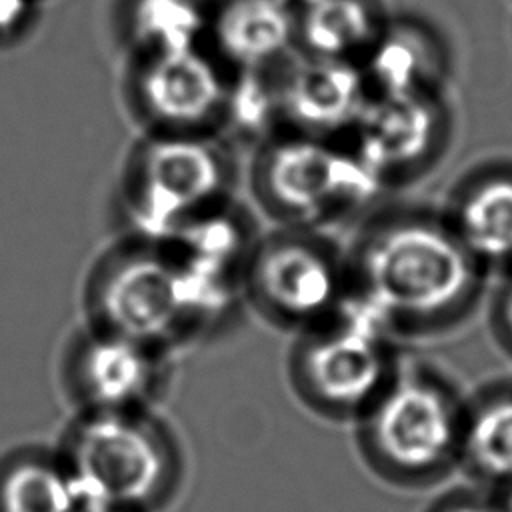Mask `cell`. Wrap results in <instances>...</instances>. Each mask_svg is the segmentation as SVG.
I'll list each match as a JSON object with an SVG mask.
<instances>
[{"instance_id": "cell-1", "label": "cell", "mask_w": 512, "mask_h": 512, "mask_svg": "<svg viewBox=\"0 0 512 512\" xmlns=\"http://www.w3.org/2000/svg\"><path fill=\"white\" fill-rule=\"evenodd\" d=\"M348 296L390 338H428L460 326L490 276L440 210L390 208L344 248Z\"/></svg>"}, {"instance_id": "cell-2", "label": "cell", "mask_w": 512, "mask_h": 512, "mask_svg": "<svg viewBox=\"0 0 512 512\" xmlns=\"http://www.w3.org/2000/svg\"><path fill=\"white\" fill-rule=\"evenodd\" d=\"M466 400L426 366L400 362L394 376L352 424L356 450L382 482L420 490L460 468Z\"/></svg>"}, {"instance_id": "cell-3", "label": "cell", "mask_w": 512, "mask_h": 512, "mask_svg": "<svg viewBox=\"0 0 512 512\" xmlns=\"http://www.w3.org/2000/svg\"><path fill=\"white\" fill-rule=\"evenodd\" d=\"M82 502L156 512L176 492L182 452L156 410L76 412L56 450Z\"/></svg>"}, {"instance_id": "cell-4", "label": "cell", "mask_w": 512, "mask_h": 512, "mask_svg": "<svg viewBox=\"0 0 512 512\" xmlns=\"http://www.w3.org/2000/svg\"><path fill=\"white\" fill-rule=\"evenodd\" d=\"M240 180V160L226 136L140 134L118 186L128 234L162 240L188 220L236 200Z\"/></svg>"}, {"instance_id": "cell-5", "label": "cell", "mask_w": 512, "mask_h": 512, "mask_svg": "<svg viewBox=\"0 0 512 512\" xmlns=\"http://www.w3.org/2000/svg\"><path fill=\"white\" fill-rule=\"evenodd\" d=\"M250 200L272 226L326 230L364 208L382 182L338 140L278 130L252 148Z\"/></svg>"}, {"instance_id": "cell-6", "label": "cell", "mask_w": 512, "mask_h": 512, "mask_svg": "<svg viewBox=\"0 0 512 512\" xmlns=\"http://www.w3.org/2000/svg\"><path fill=\"white\" fill-rule=\"evenodd\" d=\"M84 324L170 352L198 338L186 280L160 240L126 234L90 266L82 290Z\"/></svg>"}, {"instance_id": "cell-7", "label": "cell", "mask_w": 512, "mask_h": 512, "mask_svg": "<svg viewBox=\"0 0 512 512\" xmlns=\"http://www.w3.org/2000/svg\"><path fill=\"white\" fill-rule=\"evenodd\" d=\"M398 364L390 336L344 300L334 318L294 334L286 378L310 412L354 424L386 388Z\"/></svg>"}, {"instance_id": "cell-8", "label": "cell", "mask_w": 512, "mask_h": 512, "mask_svg": "<svg viewBox=\"0 0 512 512\" xmlns=\"http://www.w3.org/2000/svg\"><path fill=\"white\" fill-rule=\"evenodd\" d=\"M242 302L278 330L298 334L334 318L346 296V258L326 230L280 228L258 236L240 280Z\"/></svg>"}, {"instance_id": "cell-9", "label": "cell", "mask_w": 512, "mask_h": 512, "mask_svg": "<svg viewBox=\"0 0 512 512\" xmlns=\"http://www.w3.org/2000/svg\"><path fill=\"white\" fill-rule=\"evenodd\" d=\"M232 72L208 50L126 56L122 102L140 134L226 136Z\"/></svg>"}, {"instance_id": "cell-10", "label": "cell", "mask_w": 512, "mask_h": 512, "mask_svg": "<svg viewBox=\"0 0 512 512\" xmlns=\"http://www.w3.org/2000/svg\"><path fill=\"white\" fill-rule=\"evenodd\" d=\"M174 376V352L78 326L60 356V382L76 412L156 410Z\"/></svg>"}, {"instance_id": "cell-11", "label": "cell", "mask_w": 512, "mask_h": 512, "mask_svg": "<svg viewBox=\"0 0 512 512\" xmlns=\"http://www.w3.org/2000/svg\"><path fill=\"white\" fill-rule=\"evenodd\" d=\"M348 136L350 150L388 184L426 168L440 154L448 116L438 90L370 94Z\"/></svg>"}, {"instance_id": "cell-12", "label": "cell", "mask_w": 512, "mask_h": 512, "mask_svg": "<svg viewBox=\"0 0 512 512\" xmlns=\"http://www.w3.org/2000/svg\"><path fill=\"white\" fill-rule=\"evenodd\" d=\"M278 130L338 140L350 134L370 88L358 62L292 56L278 68Z\"/></svg>"}, {"instance_id": "cell-13", "label": "cell", "mask_w": 512, "mask_h": 512, "mask_svg": "<svg viewBox=\"0 0 512 512\" xmlns=\"http://www.w3.org/2000/svg\"><path fill=\"white\" fill-rule=\"evenodd\" d=\"M292 0H216L206 48L230 70L274 68L294 56Z\"/></svg>"}, {"instance_id": "cell-14", "label": "cell", "mask_w": 512, "mask_h": 512, "mask_svg": "<svg viewBox=\"0 0 512 512\" xmlns=\"http://www.w3.org/2000/svg\"><path fill=\"white\" fill-rule=\"evenodd\" d=\"M440 212L488 274L512 270V164L472 170Z\"/></svg>"}, {"instance_id": "cell-15", "label": "cell", "mask_w": 512, "mask_h": 512, "mask_svg": "<svg viewBox=\"0 0 512 512\" xmlns=\"http://www.w3.org/2000/svg\"><path fill=\"white\" fill-rule=\"evenodd\" d=\"M384 26L374 0H306L296 6L294 54L360 64Z\"/></svg>"}, {"instance_id": "cell-16", "label": "cell", "mask_w": 512, "mask_h": 512, "mask_svg": "<svg viewBox=\"0 0 512 512\" xmlns=\"http://www.w3.org/2000/svg\"><path fill=\"white\" fill-rule=\"evenodd\" d=\"M216 0H124L118 38L126 56L206 48Z\"/></svg>"}, {"instance_id": "cell-17", "label": "cell", "mask_w": 512, "mask_h": 512, "mask_svg": "<svg viewBox=\"0 0 512 512\" xmlns=\"http://www.w3.org/2000/svg\"><path fill=\"white\" fill-rule=\"evenodd\" d=\"M460 468L488 490L512 482V384L466 400Z\"/></svg>"}, {"instance_id": "cell-18", "label": "cell", "mask_w": 512, "mask_h": 512, "mask_svg": "<svg viewBox=\"0 0 512 512\" xmlns=\"http://www.w3.org/2000/svg\"><path fill=\"white\" fill-rule=\"evenodd\" d=\"M80 504L58 452L20 450L0 462V512H76Z\"/></svg>"}, {"instance_id": "cell-19", "label": "cell", "mask_w": 512, "mask_h": 512, "mask_svg": "<svg viewBox=\"0 0 512 512\" xmlns=\"http://www.w3.org/2000/svg\"><path fill=\"white\" fill-rule=\"evenodd\" d=\"M428 32L410 22H386L380 38L360 62L370 94L438 90L432 72L438 62Z\"/></svg>"}, {"instance_id": "cell-20", "label": "cell", "mask_w": 512, "mask_h": 512, "mask_svg": "<svg viewBox=\"0 0 512 512\" xmlns=\"http://www.w3.org/2000/svg\"><path fill=\"white\" fill-rule=\"evenodd\" d=\"M38 0H0V46L26 38L36 22Z\"/></svg>"}, {"instance_id": "cell-21", "label": "cell", "mask_w": 512, "mask_h": 512, "mask_svg": "<svg viewBox=\"0 0 512 512\" xmlns=\"http://www.w3.org/2000/svg\"><path fill=\"white\" fill-rule=\"evenodd\" d=\"M490 332L496 344L512 356V270L504 272L490 304Z\"/></svg>"}, {"instance_id": "cell-22", "label": "cell", "mask_w": 512, "mask_h": 512, "mask_svg": "<svg viewBox=\"0 0 512 512\" xmlns=\"http://www.w3.org/2000/svg\"><path fill=\"white\" fill-rule=\"evenodd\" d=\"M426 512H500L494 496L490 492L458 488L454 492L442 494Z\"/></svg>"}, {"instance_id": "cell-23", "label": "cell", "mask_w": 512, "mask_h": 512, "mask_svg": "<svg viewBox=\"0 0 512 512\" xmlns=\"http://www.w3.org/2000/svg\"><path fill=\"white\" fill-rule=\"evenodd\" d=\"M490 494L494 496L500 512H512V482L502 486V488L490 490Z\"/></svg>"}, {"instance_id": "cell-24", "label": "cell", "mask_w": 512, "mask_h": 512, "mask_svg": "<svg viewBox=\"0 0 512 512\" xmlns=\"http://www.w3.org/2000/svg\"><path fill=\"white\" fill-rule=\"evenodd\" d=\"M76 512H124V510L110 508V506H102V504H88V502H82Z\"/></svg>"}]
</instances>
